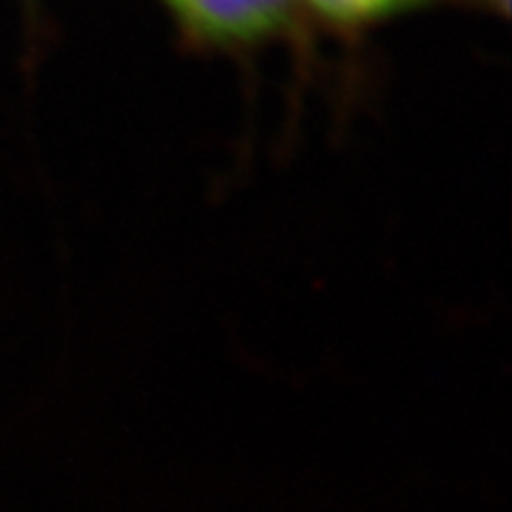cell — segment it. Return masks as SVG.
<instances>
[{
	"mask_svg": "<svg viewBox=\"0 0 512 512\" xmlns=\"http://www.w3.org/2000/svg\"><path fill=\"white\" fill-rule=\"evenodd\" d=\"M190 46L249 53L292 34L299 0H157Z\"/></svg>",
	"mask_w": 512,
	"mask_h": 512,
	"instance_id": "6da1fadb",
	"label": "cell"
},
{
	"mask_svg": "<svg viewBox=\"0 0 512 512\" xmlns=\"http://www.w3.org/2000/svg\"><path fill=\"white\" fill-rule=\"evenodd\" d=\"M434 0H299L302 15L342 36H358L415 10L427 8Z\"/></svg>",
	"mask_w": 512,
	"mask_h": 512,
	"instance_id": "7a4b0ae2",
	"label": "cell"
}]
</instances>
